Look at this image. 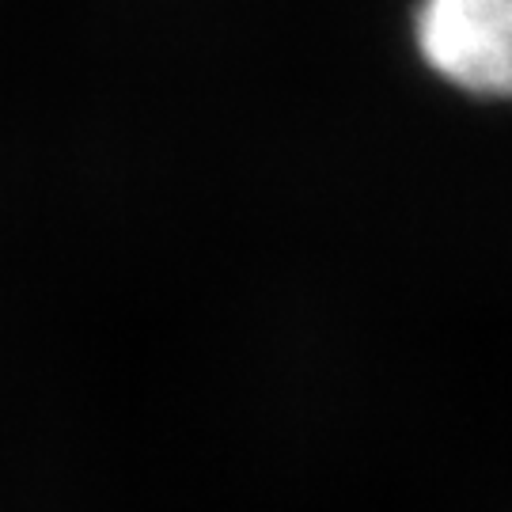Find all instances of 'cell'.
I'll return each mask as SVG.
<instances>
[{
	"label": "cell",
	"mask_w": 512,
	"mask_h": 512,
	"mask_svg": "<svg viewBox=\"0 0 512 512\" xmlns=\"http://www.w3.org/2000/svg\"><path fill=\"white\" fill-rule=\"evenodd\" d=\"M418 46L429 69L471 95H505L512 0H421Z\"/></svg>",
	"instance_id": "6da1fadb"
}]
</instances>
